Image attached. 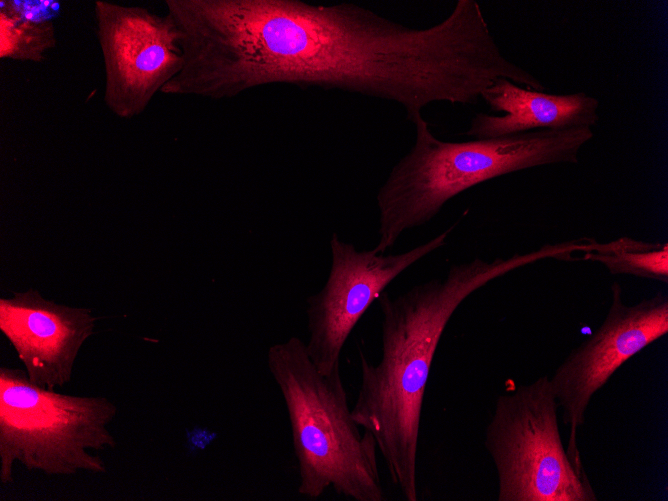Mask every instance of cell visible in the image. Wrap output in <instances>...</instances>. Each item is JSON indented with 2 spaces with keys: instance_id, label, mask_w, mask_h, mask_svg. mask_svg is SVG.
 Masks as SVG:
<instances>
[{
  "instance_id": "1",
  "label": "cell",
  "mask_w": 668,
  "mask_h": 501,
  "mask_svg": "<svg viewBox=\"0 0 668 501\" xmlns=\"http://www.w3.org/2000/svg\"><path fill=\"white\" fill-rule=\"evenodd\" d=\"M550 257L546 246L487 261L453 264L443 278L377 299L381 358L360 354L361 383L351 409L372 434L393 484L407 501L418 500L417 457L425 390L442 334L458 307L491 281Z\"/></svg>"
},
{
  "instance_id": "2",
  "label": "cell",
  "mask_w": 668,
  "mask_h": 501,
  "mask_svg": "<svg viewBox=\"0 0 668 501\" xmlns=\"http://www.w3.org/2000/svg\"><path fill=\"white\" fill-rule=\"evenodd\" d=\"M412 123V148L377 192V253H385L404 232L425 225L449 200L478 184L530 168L578 163L581 149L594 137L590 127H573L450 142L435 137L422 115Z\"/></svg>"
},
{
  "instance_id": "3",
  "label": "cell",
  "mask_w": 668,
  "mask_h": 501,
  "mask_svg": "<svg viewBox=\"0 0 668 501\" xmlns=\"http://www.w3.org/2000/svg\"><path fill=\"white\" fill-rule=\"evenodd\" d=\"M267 366L288 415L298 493L317 499L332 488L349 500L385 501L376 441L354 420L340 370L322 373L296 336L269 347Z\"/></svg>"
},
{
  "instance_id": "4",
  "label": "cell",
  "mask_w": 668,
  "mask_h": 501,
  "mask_svg": "<svg viewBox=\"0 0 668 501\" xmlns=\"http://www.w3.org/2000/svg\"><path fill=\"white\" fill-rule=\"evenodd\" d=\"M118 408L103 396L59 393L34 385L25 370L0 368V481L14 465L48 476L104 474L100 455L117 446L110 425Z\"/></svg>"
},
{
  "instance_id": "5",
  "label": "cell",
  "mask_w": 668,
  "mask_h": 501,
  "mask_svg": "<svg viewBox=\"0 0 668 501\" xmlns=\"http://www.w3.org/2000/svg\"><path fill=\"white\" fill-rule=\"evenodd\" d=\"M548 376L500 394L484 446L496 469L498 501H596L582 458L569 454Z\"/></svg>"
},
{
  "instance_id": "6",
  "label": "cell",
  "mask_w": 668,
  "mask_h": 501,
  "mask_svg": "<svg viewBox=\"0 0 668 501\" xmlns=\"http://www.w3.org/2000/svg\"><path fill=\"white\" fill-rule=\"evenodd\" d=\"M98 44L104 64L106 107L132 119L180 71L182 52L171 17L142 6L94 2Z\"/></svg>"
},
{
  "instance_id": "7",
  "label": "cell",
  "mask_w": 668,
  "mask_h": 501,
  "mask_svg": "<svg viewBox=\"0 0 668 501\" xmlns=\"http://www.w3.org/2000/svg\"><path fill=\"white\" fill-rule=\"evenodd\" d=\"M455 226L405 252L387 255L374 249L359 251L332 234L328 278L306 300V349L322 373L340 370L345 342L369 307L402 272L443 247Z\"/></svg>"
},
{
  "instance_id": "8",
  "label": "cell",
  "mask_w": 668,
  "mask_h": 501,
  "mask_svg": "<svg viewBox=\"0 0 668 501\" xmlns=\"http://www.w3.org/2000/svg\"><path fill=\"white\" fill-rule=\"evenodd\" d=\"M668 333V298L658 292L627 305L622 287L611 285V303L601 325L573 348L549 378L562 422L569 428L567 451L582 458L578 429L588 405L611 376L630 358Z\"/></svg>"
},
{
  "instance_id": "9",
  "label": "cell",
  "mask_w": 668,
  "mask_h": 501,
  "mask_svg": "<svg viewBox=\"0 0 668 501\" xmlns=\"http://www.w3.org/2000/svg\"><path fill=\"white\" fill-rule=\"evenodd\" d=\"M95 322L89 308L58 304L35 289L0 299L1 332L31 383L48 390L63 388L72 380L76 358Z\"/></svg>"
},
{
  "instance_id": "10",
  "label": "cell",
  "mask_w": 668,
  "mask_h": 501,
  "mask_svg": "<svg viewBox=\"0 0 668 501\" xmlns=\"http://www.w3.org/2000/svg\"><path fill=\"white\" fill-rule=\"evenodd\" d=\"M493 112L476 113L464 133L474 139L514 135L539 129L595 126L599 100L585 92L550 94L498 78L481 94Z\"/></svg>"
},
{
  "instance_id": "11",
  "label": "cell",
  "mask_w": 668,
  "mask_h": 501,
  "mask_svg": "<svg viewBox=\"0 0 668 501\" xmlns=\"http://www.w3.org/2000/svg\"><path fill=\"white\" fill-rule=\"evenodd\" d=\"M581 260L602 264L612 275L668 283V244L622 236L608 242L591 238Z\"/></svg>"
},
{
  "instance_id": "12",
  "label": "cell",
  "mask_w": 668,
  "mask_h": 501,
  "mask_svg": "<svg viewBox=\"0 0 668 501\" xmlns=\"http://www.w3.org/2000/svg\"><path fill=\"white\" fill-rule=\"evenodd\" d=\"M57 44L53 21L33 22L0 1V58L40 63Z\"/></svg>"
},
{
  "instance_id": "13",
  "label": "cell",
  "mask_w": 668,
  "mask_h": 501,
  "mask_svg": "<svg viewBox=\"0 0 668 501\" xmlns=\"http://www.w3.org/2000/svg\"><path fill=\"white\" fill-rule=\"evenodd\" d=\"M7 5L18 15L33 22L53 21L59 14L60 4L58 1H17L6 0Z\"/></svg>"
}]
</instances>
